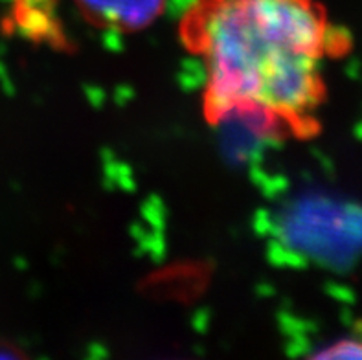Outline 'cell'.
<instances>
[{"instance_id":"1","label":"cell","mask_w":362,"mask_h":360,"mask_svg":"<svg viewBox=\"0 0 362 360\" xmlns=\"http://www.w3.org/2000/svg\"><path fill=\"white\" fill-rule=\"evenodd\" d=\"M326 30L311 0H197L179 32L206 69L208 122L272 140L315 137Z\"/></svg>"},{"instance_id":"2","label":"cell","mask_w":362,"mask_h":360,"mask_svg":"<svg viewBox=\"0 0 362 360\" xmlns=\"http://www.w3.org/2000/svg\"><path fill=\"white\" fill-rule=\"evenodd\" d=\"M165 0H76L88 23L116 32H140L164 11Z\"/></svg>"},{"instance_id":"3","label":"cell","mask_w":362,"mask_h":360,"mask_svg":"<svg viewBox=\"0 0 362 360\" xmlns=\"http://www.w3.org/2000/svg\"><path fill=\"white\" fill-rule=\"evenodd\" d=\"M6 23L28 39L63 45L64 35L55 17V0H13Z\"/></svg>"},{"instance_id":"4","label":"cell","mask_w":362,"mask_h":360,"mask_svg":"<svg viewBox=\"0 0 362 360\" xmlns=\"http://www.w3.org/2000/svg\"><path fill=\"white\" fill-rule=\"evenodd\" d=\"M315 359H362V340H342L329 349L317 353Z\"/></svg>"},{"instance_id":"5","label":"cell","mask_w":362,"mask_h":360,"mask_svg":"<svg viewBox=\"0 0 362 360\" xmlns=\"http://www.w3.org/2000/svg\"><path fill=\"white\" fill-rule=\"evenodd\" d=\"M331 292H333L340 301H346V303H354L355 301V294L351 291H348V289L335 287V289H331Z\"/></svg>"},{"instance_id":"6","label":"cell","mask_w":362,"mask_h":360,"mask_svg":"<svg viewBox=\"0 0 362 360\" xmlns=\"http://www.w3.org/2000/svg\"><path fill=\"white\" fill-rule=\"evenodd\" d=\"M346 72H348L349 78H358V74H361V63H358V61H349L348 66H346Z\"/></svg>"},{"instance_id":"7","label":"cell","mask_w":362,"mask_h":360,"mask_svg":"<svg viewBox=\"0 0 362 360\" xmlns=\"http://www.w3.org/2000/svg\"><path fill=\"white\" fill-rule=\"evenodd\" d=\"M354 329H355V335H357L358 340H362V320H357V322H355Z\"/></svg>"},{"instance_id":"8","label":"cell","mask_w":362,"mask_h":360,"mask_svg":"<svg viewBox=\"0 0 362 360\" xmlns=\"http://www.w3.org/2000/svg\"><path fill=\"white\" fill-rule=\"evenodd\" d=\"M342 320H344V324H351V313H349V310H344V313H342Z\"/></svg>"},{"instance_id":"9","label":"cell","mask_w":362,"mask_h":360,"mask_svg":"<svg viewBox=\"0 0 362 360\" xmlns=\"http://www.w3.org/2000/svg\"><path fill=\"white\" fill-rule=\"evenodd\" d=\"M355 134H357L358 140H362V123H358L357 127H355Z\"/></svg>"}]
</instances>
